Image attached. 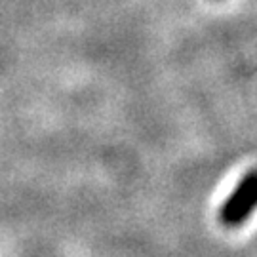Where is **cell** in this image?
<instances>
[{"mask_svg":"<svg viewBox=\"0 0 257 257\" xmlns=\"http://www.w3.org/2000/svg\"><path fill=\"white\" fill-rule=\"evenodd\" d=\"M257 210V168L240 177L232 193L219 206L217 219L227 229H238Z\"/></svg>","mask_w":257,"mask_h":257,"instance_id":"6da1fadb","label":"cell"}]
</instances>
